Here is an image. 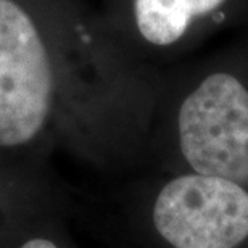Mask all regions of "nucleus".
Masks as SVG:
<instances>
[{
  "instance_id": "5",
  "label": "nucleus",
  "mask_w": 248,
  "mask_h": 248,
  "mask_svg": "<svg viewBox=\"0 0 248 248\" xmlns=\"http://www.w3.org/2000/svg\"><path fill=\"white\" fill-rule=\"evenodd\" d=\"M21 248H58L55 244H52L50 240H46V239H32L26 242Z\"/></svg>"
},
{
  "instance_id": "2",
  "label": "nucleus",
  "mask_w": 248,
  "mask_h": 248,
  "mask_svg": "<svg viewBox=\"0 0 248 248\" xmlns=\"http://www.w3.org/2000/svg\"><path fill=\"white\" fill-rule=\"evenodd\" d=\"M52 97V60L36 24L13 0H0V145L31 140Z\"/></svg>"
},
{
  "instance_id": "1",
  "label": "nucleus",
  "mask_w": 248,
  "mask_h": 248,
  "mask_svg": "<svg viewBox=\"0 0 248 248\" xmlns=\"http://www.w3.org/2000/svg\"><path fill=\"white\" fill-rule=\"evenodd\" d=\"M179 148L197 174L248 184V79L210 68L177 107Z\"/></svg>"
},
{
  "instance_id": "3",
  "label": "nucleus",
  "mask_w": 248,
  "mask_h": 248,
  "mask_svg": "<svg viewBox=\"0 0 248 248\" xmlns=\"http://www.w3.org/2000/svg\"><path fill=\"white\" fill-rule=\"evenodd\" d=\"M153 221L174 248H235L248 237V192L221 177H177L158 195Z\"/></svg>"
},
{
  "instance_id": "4",
  "label": "nucleus",
  "mask_w": 248,
  "mask_h": 248,
  "mask_svg": "<svg viewBox=\"0 0 248 248\" xmlns=\"http://www.w3.org/2000/svg\"><path fill=\"white\" fill-rule=\"evenodd\" d=\"M127 29L143 47L177 52L217 32H248V0H124Z\"/></svg>"
}]
</instances>
